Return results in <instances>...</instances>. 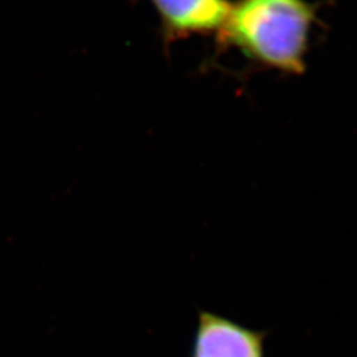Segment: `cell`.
<instances>
[{"mask_svg":"<svg viewBox=\"0 0 357 357\" xmlns=\"http://www.w3.org/2000/svg\"><path fill=\"white\" fill-rule=\"evenodd\" d=\"M265 332L200 311L191 357H265Z\"/></svg>","mask_w":357,"mask_h":357,"instance_id":"7a4b0ae2","label":"cell"},{"mask_svg":"<svg viewBox=\"0 0 357 357\" xmlns=\"http://www.w3.org/2000/svg\"><path fill=\"white\" fill-rule=\"evenodd\" d=\"M163 36L174 41L218 33L229 15L230 0H150Z\"/></svg>","mask_w":357,"mask_h":357,"instance_id":"3957f363","label":"cell"},{"mask_svg":"<svg viewBox=\"0 0 357 357\" xmlns=\"http://www.w3.org/2000/svg\"><path fill=\"white\" fill-rule=\"evenodd\" d=\"M318 13L308 0H236L217 35L259 66L302 76Z\"/></svg>","mask_w":357,"mask_h":357,"instance_id":"6da1fadb","label":"cell"}]
</instances>
